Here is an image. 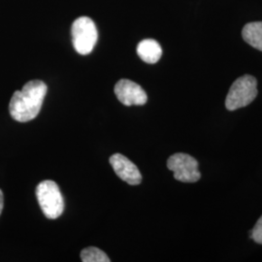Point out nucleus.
I'll list each match as a JSON object with an SVG mask.
<instances>
[{
  "instance_id": "1",
  "label": "nucleus",
  "mask_w": 262,
  "mask_h": 262,
  "mask_svg": "<svg viewBox=\"0 0 262 262\" xmlns=\"http://www.w3.org/2000/svg\"><path fill=\"white\" fill-rule=\"evenodd\" d=\"M47 84L40 80H32L24 85L21 91L15 92L10 101L11 117L19 122L35 119L41 110L47 94Z\"/></svg>"
},
{
  "instance_id": "5",
  "label": "nucleus",
  "mask_w": 262,
  "mask_h": 262,
  "mask_svg": "<svg viewBox=\"0 0 262 262\" xmlns=\"http://www.w3.org/2000/svg\"><path fill=\"white\" fill-rule=\"evenodd\" d=\"M167 167L173 171L174 178L183 183H195L201 178L198 161L191 156L178 152L167 160Z\"/></svg>"
},
{
  "instance_id": "10",
  "label": "nucleus",
  "mask_w": 262,
  "mask_h": 262,
  "mask_svg": "<svg viewBox=\"0 0 262 262\" xmlns=\"http://www.w3.org/2000/svg\"><path fill=\"white\" fill-rule=\"evenodd\" d=\"M81 259L83 262H109L110 258L103 251L95 248H85L81 253Z\"/></svg>"
},
{
  "instance_id": "12",
  "label": "nucleus",
  "mask_w": 262,
  "mask_h": 262,
  "mask_svg": "<svg viewBox=\"0 0 262 262\" xmlns=\"http://www.w3.org/2000/svg\"><path fill=\"white\" fill-rule=\"evenodd\" d=\"M3 206H4V198H3V193L0 189V215L2 213V210H3Z\"/></svg>"
},
{
  "instance_id": "4",
  "label": "nucleus",
  "mask_w": 262,
  "mask_h": 262,
  "mask_svg": "<svg viewBox=\"0 0 262 262\" xmlns=\"http://www.w3.org/2000/svg\"><path fill=\"white\" fill-rule=\"evenodd\" d=\"M71 33L73 46L78 54L85 56L93 52L98 37L93 19L89 17L78 18L72 25Z\"/></svg>"
},
{
  "instance_id": "8",
  "label": "nucleus",
  "mask_w": 262,
  "mask_h": 262,
  "mask_svg": "<svg viewBox=\"0 0 262 262\" xmlns=\"http://www.w3.org/2000/svg\"><path fill=\"white\" fill-rule=\"evenodd\" d=\"M137 54L147 63H157L162 55V49L159 42L154 39H145L137 46Z\"/></svg>"
},
{
  "instance_id": "3",
  "label": "nucleus",
  "mask_w": 262,
  "mask_h": 262,
  "mask_svg": "<svg viewBox=\"0 0 262 262\" xmlns=\"http://www.w3.org/2000/svg\"><path fill=\"white\" fill-rule=\"evenodd\" d=\"M36 196L44 215L50 220L60 216L64 210V200L54 181L46 180L36 187Z\"/></svg>"
},
{
  "instance_id": "2",
  "label": "nucleus",
  "mask_w": 262,
  "mask_h": 262,
  "mask_svg": "<svg viewBox=\"0 0 262 262\" xmlns=\"http://www.w3.org/2000/svg\"><path fill=\"white\" fill-rule=\"evenodd\" d=\"M257 95L256 79L251 75L238 78L229 89L225 99V107L229 111H235L253 102Z\"/></svg>"
},
{
  "instance_id": "6",
  "label": "nucleus",
  "mask_w": 262,
  "mask_h": 262,
  "mask_svg": "<svg viewBox=\"0 0 262 262\" xmlns=\"http://www.w3.org/2000/svg\"><path fill=\"white\" fill-rule=\"evenodd\" d=\"M115 94L121 103L125 106H141L147 103L148 100L147 94L141 85L127 79H122L116 84Z\"/></svg>"
},
{
  "instance_id": "9",
  "label": "nucleus",
  "mask_w": 262,
  "mask_h": 262,
  "mask_svg": "<svg viewBox=\"0 0 262 262\" xmlns=\"http://www.w3.org/2000/svg\"><path fill=\"white\" fill-rule=\"evenodd\" d=\"M244 40L254 49L262 51V21L247 24L242 31Z\"/></svg>"
},
{
  "instance_id": "7",
  "label": "nucleus",
  "mask_w": 262,
  "mask_h": 262,
  "mask_svg": "<svg viewBox=\"0 0 262 262\" xmlns=\"http://www.w3.org/2000/svg\"><path fill=\"white\" fill-rule=\"evenodd\" d=\"M110 163L116 174L131 186H137L142 182L138 167L121 154H115L110 158Z\"/></svg>"
},
{
  "instance_id": "11",
  "label": "nucleus",
  "mask_w": 262,
  "mask_h": 262,
  "mask_svg": "<svg viewBox=\"0 0 262 262\" xmlns=\"http://www.w3.org/2000/svg\"><path fill=\"white\" fill-rule=\"evenodd\" d=\"M250 238L254 242L262 245V215L253 226V230L250 232Z\"/></svg>"
}]
</instances>
